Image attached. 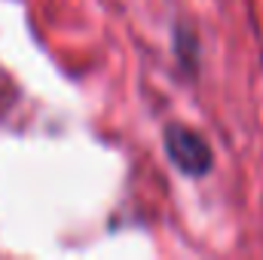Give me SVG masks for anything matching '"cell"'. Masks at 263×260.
<instances>
[{"mask_svg": "<svg viewBox=\"0 0 263 260\" xmlns=\"http://www.w3.org/2000/svg\"><path fill=\"white\" fill-rule=\"evenodd\" d=\"M165 153L184 175H205L211 169V147L208 141L187 126H168L165 129Z\"/></svg>", "mask_w": 263, "mask_h": 260, "instance_id": "cell-1", "label": "cell"}]
</instances>
